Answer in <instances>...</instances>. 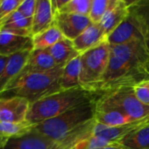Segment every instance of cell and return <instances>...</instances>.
Returning a JSON list of instances; mask_svg holds the SVG:
<instances>
[{
	"mask_svg": "<svg viewBox=\"0 0 149 149\" xmlns=\"http://www.w3.org/2000/svg\"><path fill=\"white\" fill-rule=\"evenodd\" d=\"M91 101L34 126V128L57 142L62 141L95 119L96 105Z\"/></svg>",
	"mask_w": 149,
	"mask_h": 149,
	"instance_id": "cell-4",
	"label": "cell"
},
{
	"mask_svg": "<svg viewBox=\"0 0 149 149\" xmlns=\"http://www.w3.org/2000/svg\"><path fill=\"white\" fill-rule=\"evenodd\" d=\"M92 0H68L59 12L88 16L90 14Z\"/></svg>",
	"mask_w": 149,
	"mask_h": 149,
	"instance_id": "cell-26",
	"label": "cell"
},
{
	"mask_svg": "<svg viewBox=\"0 0 149 149\" xmlns=\"http://www.w3.org/2000/svg\"><path fill=\"white\" fill-rule=\"evenodd\" d=\"M112 0H92L89 17L93 24H99L111 6Z\"/></svg>",
	"mask_w": 149,
	"mask_h": 149,
	"instance_id": "cell-27",
	"label": "cell"
},
{
	"mask_svg": "<svg viewBox=\"0 0 149 149\" xmlns=\"http://www.w3.org/2000/svg\"><path fill=\"white\" fill-rule=\"evenodd\" d=\"M54 24V15L51 0H37L35 12L32 17V35L39 34Z\"/></svg>",
	"mask_w": 149,
	"mask_h": 149,
	"instance_id": "cell-16",
	"label": "cell"
},
{
	"mask_svg": "<svg viewBox=\"0 0 149 149\" xmlns=\"http://www.w3.org/2000/svg\"><path fill=\"white\" fill-rule=\"evenodd\" d=\"M137 40L144 41L142 34L130 13L107 38V42L111 45H125Z\"/></svg>",
	"mask_w": 149,
	"mask_h": 149,
	"instance_id": "cell-12",
	"label": "cell"
},
{
	"mask_svg": "<svg viewBox=\"0 0 149 149\" xmlns=\"http://www.w3.org/2000/svg\"><path fill=\"white\" fill-rule=\"evenodd\" d=\"M55 67H57L55 61L47 49L32 50L24 69L18 76V78L29 72H47Z\"/></svg>",
	"mask_w": 149,
	"mask_h": 149,
	"instance_id": "cell-17",
	"label": "cell"
},
{
	"mask_svg": "<svg viewBox=\"0 0 149 149\" xmlns=\"http://www.w3.org/2000/svg\"><path fill=\"white\" fill-rule=\"evenodd\" d=\"M119 143L126 149H149V124L129 134Z\"/></svg>",
	"mask_w": 149,
	"mask_h": 149,
	"instance_id": "cell-25",
	"label": "cell"
},
{
	"mask_svg": "<svg viewBox=\"0 0 149 149\" xmlns=\"http://www.w3.org/2000/svg\"><path fill=\"white\" fill-rule=\"evenodd\" d=\"M148 124L149 119L120 127H107L105 125L95 122L92 128V136L101 137L111 142H119L129 134Z\"/></svg>",
	"mask_w": 149,
	"mask_h": 149,
	"instance_id": "cell-10",
	"label": "cell"
},
{
	"mask_svg": "<svg viewBox=\"0 0 149 149\" xmlns=\"http://www.w3.org/2000/svg\"><path fill=\"white\" fill-rule=\"evenodd\" d=\"M130 15L136 22L149 52V0L130 1Z\"/></svg>",
	"mask_w": 149,
	"mask_h": 149,
	"instance_id": "cell-19",
	"label": "cell"
},
{
	"mask_svg": "<svg viewBox=\"0 0 149 149\" xmlns=\"http://www.w3.org/2000/svg\"><path fill=\"white\" fill-rule=\"evenodd\" d=\"M30 105L27 100L21 97L12 96L4 98L0 113V121L15 124L26 121Z\"/></svg>",
	"mask_w": 149,
	"mask_h": 149,
	"instance_id": "cell-9",
	"label": "cell"
},
{
	"mask_svg": "<svg viewBox=\"0 0 149 149\" xmlns=\"http://www.w3.org/2000/svg\"><path fill=\"white\" fill-rule=\"evenodd\" d=\"M91 24L88 16L64 12H57L54 15V24L64 38L71 41L79 37Z\"/></svg>",
	"mask_w": 149,
	"mask_h": 149,
	"instance_id": "cell-8",
	"label": "cell"
},
{
	"mask_svg": "<svg viewBox=\"0 0 149 149\" xmlns=\"http://www.w3.org/2000/svg\"><path fill=\"white\" fill-rule=\"evenodd\" d=\"M97 93L87 91L82 87L61 90L32 103L26 120L35 126L78 106L96 100L98 96Z\"/></svg>",
	"mask_w": 149,
	"mask_h": 149,
	"instance_id": "cell-2",
	"label": "cell"
},
{
	"mask_svg": "<svg viewBox=\"0 0 149 149\" xmlns=\"http://www.w3.org/2000/svg\"><path fill=\"white\" fill-rule=\"evenodd\" d=\"M36 3L37 0H23L18 8V11H19L24 17L32 19L36 9Z\"/></svg>",
	"mask_w": 149,
	"mask_h": 149,
	"instance_id": "cell-31",
	"label": "cell"
},
{
	"mask_svg": "<svg viewBox=\"0 0 149 149\" xmlns=\"http://www.w3.org/2000/svg\"><path fill=\"white\" fill-rule=\"evenodd\" d=\"M130 1L112 0L111 6L99 23L107 37L128 17Z\"/></svg>",
	"mask_w": 149,
	"mask_h": 149,
	"instance_id": "cell-13",
	"label": "cell"
},
{
	"mask_svg": "<svg viewBox=\"0 0 149 149\" xmlns=\"http://www.w3.org/2000/svg\"><path fill=\"white\" fill-rule=\"evenodd\" d=\"M149 79V52L144 41L111 45L109 63L99 85L98 93L133 86Z\"/></svg>",
	"mask_w": 149,
	"mask_h": 149,
	"instance_id": "cell-1",
	"label": "cell"
},
{
	"mask_svg": "<svg viewBox=\"0 0 149 149\" xmlns=\"http://www.w3.org/2000/svg\"><path fill=\"white\" fill-rule=\"evenodd\" d=\"M95 120L96 122L105 125L107 127H120L137 121L132 119L131 117L126 115L125 113L115 110H107V111L96 110Z\"/></svg>",
	"mask_w": 149,
	"mask_h": 149,
	"instance_id": "cell-24",
	"label": "cell"
},
{
	"mask_svg": "<svg viewBox=\"0 0 149 149\" xmlns=\"http://www.w3.org/2000/svg\"><path fill=\"white\" fill-rule=\"evenodd\" d=\"M23 0H1L0 3V21L16 11Z\"/></svg>",
	"mask_w": 149,
	"mask_h": 149,
	"instance_id": "cell-30",
	"label": "cell"
},
{
	"mask_svg": "<svg viewBox=\"0 0 149 149\" xmlns=\"http://www.w3.org/2000/svg\"><path fill=\"white\" fill-rule=\"evenodd\" d=\"M3 101H4V98L3 97H0V113H1V108H2Z\"/></svg>",
	"mask_w": 149,
	"mask_h": 149,
	"instance_id": "cell-34",
	"label": "cell"
},
{
	"mask_svg": "<svg viewBox=\"0 0 149 149\" xmlns=\"http://www.w3.org/2000/svg\"><path fill=\"white\" fill-rule=\"evenodd\" d=\"M63 68L55 67L50 71L29 72L17 78L4 92L3 98L18 96L27 100L30 104L61 91L60 86Z\"/></svg>",
	"mask_w": 149,
	"mask_h": 149,
	"instance_id": "cell-3",
	"label": "cell"
},
{
	"mask_svg": "<svg viewBox=\"0 0 149 149\" xmlns=\"http://www.w3.org/2000/svg\"><path fill=\"white\" fill-rule=\"evenodd\" d=\"M80 74H81V56L76 57L71 60L63 68V72L60 80V86L61 90H69L78 88L80 86Z\"/></svg>",
	"mask_w": 149,
	"mask_h": 149,
	"instance_id": "cell-22",
	"label": "cell"
},
{
	"mask_svg": "<svg viewBox=\"0 0 149 149\" xmlns=\"http://www.w3.org/2000/svg\"><path fill=\"white\" fill-rule=\"evenodd\" d=\"M135 97L144 105L149 107V79L142 80L133 86Z\"/></svg>",
	"mask_w": 149,
	"mask_h": 149,
	"instance_id": "cell-29",
	"label": "cell"
},
{
	"mask_svg": "<svg viewBox=\"0 0 149 149\" xmlns=\"http://www.w3.org/2000/svg\"><path fill=\"white\" fill-rule=\"evenodd\" d=\"M9 59V57H5V56H2L0 55V76L2 75L4 70V67L7 64V61Z\"/></svg>",
	"mask_w": 149,
	"mask_h": 149,
	"instance_id": "cell-32",
	"label": "cell"
},
{
	"mask_svg": "<svg viewBox=\"0 0 149 149\" xmlns=\"http://www.w3.org/2000/svg\"><path fill=\"white\" fill-rule=\"evenodd\" d=\"M2 30L10 33L32 38V19L24 17L18 10L0 21Z\"/></svg>",
	"mask_w": 149,
	"mask_h": 149,
	"instance_id": "cell-18",
	"label": "cell"
},
{
	"mask_svg": "<svg viewBox=\"0 0 149 149\" xmlns=\"http://www.w3.org/2000/svg\"><path fill=\"white\" fill-rule=\"evenodd\" d=\"M0 3H1V0H0Z\"/></svg>",
	"mask_w": 149,
	"mask_h": 149,
	"instance_id": "cell-36",
	"label": "cell"
},
{
	"mask_svg": "<svg viewBox=\"0 0 149 149\" xmlns=\"http://www.w3.org/2000/svg\"><path fill=\"white\" fill-rule=\"evenodd\" d=\"M47 50L54 59L56 65L61 68H64L71 60L80 56L74 46L73 41L66 38H63Z\"/></svg>",
	"mask_w": 149,
	"mask_h": 149,
	"instance_id": "cell-20",
	"label": "cell"
},
{
	"mask_svg": "<svg viewBox=\"0 0 149 149\" xmlns=\"http://www.w3.org/2000/svg\"><path fill=\"white\" fill-rule=\"evenodd\" d=\"M26 49H32V38L18 36L3 30L0 31V55L11 57Z\"/></svg>",
	"mask_w": 149,
	"mask_h": 149,
	"instance_id": "cell-15",
	"label": "cell"
},
{
	"mask_svg": "<svg viewBox=\"0 0 149 149\" xmlns=\"http://www.w3.org/2000/svg\"><path fill=\"white\" fill-rule=\"evenodd\" d=\"M4 149H73L64 142L45 136L34 127L26 134L11 140Z\"/></svg>",
	"mask_w": 149,
	"mask_h": 149,
	"instance_id": "cell-7",
	"label": "cell"
},
{
	"mask_svg": "<svg viewBox=\"0 0 149 149\" xmlns=\"http://www.w3.org/2000/svg\"><path fill=\"white\" fill-rule=\"evenodd\" d=\"M34 126L27 120L17 124L0 121V149L4 148L11 140L26 134Z\"/></svg>",
	"mask_w": 149,
	"mask_h": 149,
	"instance_id": "cell-21",
	"label": "cell"
},
{
	"mask_svg": "<svg viewBox=\"0 0 149 149\" xmlns=\"http://www.w3.org/2000/svg\"><path fill=\"white\" fill-rule=\"evenodd\" d=\"M107 35L105 34L100 24H91L79 37L73 40L74 46L79 54L107 42Z\"/></svg>",
	"mask_w": 149,
	"mask_h": 149,
	"instance_id": "cell-14",
	"label": "cell"
},
{
	"mask_svg": "<svg viewBox=\"0 0 149 149\" xmlns=\"http://www.w3.org/2000/svg\"><path fill=\"white\" fill-rule=\"evenodd\" d=\"M80 86L92 93H98L99 85L110 58V45L105 42L80 55Z\"/></svg>",
	"mask_w": 149,
	"mask_h": 149,
	"instance_id": "cell-6",
	"label": "cell"
},
{
	"mask_svg": "<svg viewBox=\"0 0 149 149\" xmlns=\"http://www.w3.org/2000/svg\"><path fill=\"white\" fill-rule=\"evenodd\" d=\"M112 142L101 137L90 136L78 142L73 149H101Z\"/></svg>",
	"mask_w": 149,
	"mask_h": 149,
	"instance_id": "cell-28",
	"label": "cell"
},
{
	"mask_svg": "<svg viewBox=\"0 0 149 149\" xmlns=\"http://www.w3.org/2000/svg\"><path fill=\"white\" fill-rule=\"evenodd\" d=\"M96 110H115L134 120L149 119V107L142 104L134 95L133 86L119 87L100 93L95 101Z\"/></svg>",
	"mask_w": 149,
	"mask_h": 149,
	"instance_id": "cell-5",
	"label": "cell"
},
{
	"mask_svg": "<svg viewBox=\"0 0 149 149\" xmlns=\"http://www.w3.org/2000/svg\"><path fill=\"white\" fill-rule=\"evenodd\" d=\"M2 31V25H0V31Z\"/></svg>",
	"mask_w": 149,
	"mask_h": 149,
	"instance_id": "cell-35",
	"label": "cell"
},
{
	"mask_svg": "<svg viewBox=\"0 0 149 149\" xmlns=\"http://www.w3.org/2000/svg\"><path fill=\"white\" fill-rule=\"evenodd\" d=\"M64 36L54 24L47 30L32 37V50H46L55 45Z\"/></svg>",
	"mask_w": 149,
	"mask_h": 149,
	"instance_id": "cell-23",
	"label": "cell"
},
{
	"mask_svg": "<svg viewBox=\"0 0 149 149\" xmlns=\"http://www.w3.org/2000/svg\"><path fill=\"white\" fill-rule=\"evenodd\" d=\"M101 149H126L124 146H122L120 143L119 142H112L109 145H107L106 147L103 148Z\"/></svg>",
	"mask_w": 149,
	"mask_h": 149,
	"instance_id": "cell-33",
	"label": "cell"
},
{
	"mask_svg": "<svg viewBox=\"0 0 149 149\" xmlns=\"http://www.w3.org/2000/svg\"><path fill=\"white\" fill-rule=\"evenodd\" d=\"M32 51V49H26L9 57L4 70L0 76V96L20 74Z\"/></svg>",
	"mask_w": 149,
	"mask_h": 149,
	"instance_id": "cell-11",
	"label": "cell"
}]
</instances>
